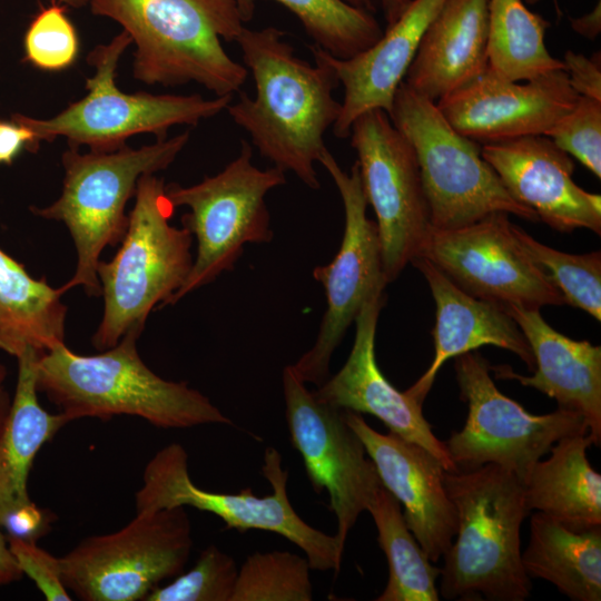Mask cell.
Here are the masks:
<instances>
[{"instance_id": "obj_1", "label": "cell", "mask_w": 601, "mask_h": 601, "mask_svg": "<svg viewBox=\"0 0 601 601\" xmlns=\"http://www.w3.org/2000/svg\"><path fill=\"white\" fill-rule=\"evenodd\" d=\"M284 36L275 27L242 29L235 41L256 95L242 92L226 110L274 167L318 189L315 164L326 149L324 135L341 112L333 97L339 82L324 60L314 57L313 66L297 57Z\"/></svg>"}, {"instance_id": "obj_2", "label": "cell", "mask_w": 601, "mask_h": 601, "mask_svg": "<svg viewBox=\"0 0 601 601\" xmlns=\"http://www.w3.org/2000/svg\"><path fill=\"white\" fill-rule=\"evenodd\" d=\"M131 328L112 347L80 355L61 344L37 359V387L67 420L140 417L159 428L231 424L211 401L187 382L167 381L141 359Z\"/></svg>"}, {"instance_id": "obj_3", "label": "cell", "mask_w": 601, "mask_h": 601, "mask_svg": "<svg viewBox=\"0 0 601 601\" xmlns=\"http://www.w3.org/2000/svg\"><path fill=\"white\" fill-rule=\"evenodd\" d=\"M89 6L129 36L132 75L141 82H196L220 97L233 96L247 78V68L221 45L244 28L235 0H90Z\"/></svg>"}, {"instance_id": "obj_4", "label": "cell", "mask_w": 601, "mask_h": 601, "mask_svg": "<svg viewBox=\"0 0 601 601\" xmlns=\"http://www.w3.org/2000/svg\"><path fill=\"white\" fill-rule=\"evenodd\" d=\"M457 515L456 540L443 555L441 595L446 600L524 601L532 584L522 565L520 529L530 511L523 483L485 464L444 472Z\"/></svg>"}, {"instance_id": "obj_5", "label": "cell", "mask_w": 601, "mask_h": 601, "mask_svg": "<svg viewBox=\"0 0 601 601\" xmlns=\"http://www.w3.org/2000/svg\"><path fill=\"white\" fill-rule=\"evenodd\" d=\"M134 197L120 247L97 267L104 312L91 342L100 352L115 346L129 329H144L150 312L168 305L194 263L191 233L170 224L176 208L164 180L142 175Z\"/></svg>"}, {"instance_id": "obj_6", "label": "cell", "mask_w": 601, "mask_h": 601, "mask_svg": "<svg viewBox=\"0 0 601 601\" xmlns=\"http://www.w3.org/2000/svg\"><path fill=\"white\" fill-rule=\"evenodd\" d=\"M188 140L185 131L139 148L80 152L69 147L62 154L61 195L47 207H30L36 216L63 223L71 235L76 269L59 287L61 294L80 286L87 295L100 296V255L107 246L120 244L128 225L126 205L138 180L170 166Z\"/></svg>"}, {"instance_id": "obj_7", "label": "cell", "mask_w": 601, "mask_h": 601, "mask_svg": "<svg viewBox=\"0 0 601 601\" xmlns=\"http://www.w3.org/2000/svg\"><path fill=\"white\" fill-rule=\"evenodd\" d=\"M388 117L414 149L433 229L464 227L497 213L539 221L509 194L482 145L455 130L434 101L404 80Z\"/></svg>"}, {"instance_id": "obj_8", "label": "cell", "mask_w": 601, "mask_h": 601, "mask_svg": "<svg viewBox=\"0 0 601 601\" xmlns=\"http://www.w3.org/2000/svg\"><path fill=\"white\" fill-rule=\"evenodd\" d=\"M131 45L121 31L108 43L98 45L87 61L95 69L86 80L87 95L48 119L13 114L11 119L29 128L38 149L41 141L65 138L69 147L87 146L92 151H114L138 134L167 138L169 128L195 126L214 117L231 102V96L206 99L199 95L128 93L116 85L121 56Z\"/></svg>"}, {"instance_id": "obj_9", "label": "cell", "mask_w": 601, "mask_h": 601, "mask_svg": "<svg viewBox=\"0 0 601 601\" xmlns=\"http://www.w3.org/2000/svg\"><path fill=\"white\" fill-rule=\"evenodd\" d=\"M263 475L273 493L257 496L250 487L239 493L213 492L198 487L190 479L188 454L179 443L160 449L146 464L142 484L135 494L136 512L190 506L220 518L228 529L240 532L264 530L286 538L304 553L311 569L337 573L344 551L335 535L306 523L292 506L287 495L288 472L279 452L265 450Z\"/></svg>"}, {"instance_id": "obj_10", "label": "cell", "mask_w": 601, "mask_h": 601, "mask_svg": "<svg viewBox=\"0 0 601 601\" xmlns=\"http://www.w3.org/2000/svg\"><path fill=\"white\" fill-rule=\"evenodd\" d=\"M252 156V147L243 140L237 157L218 174L191 186L166 185L174 207L189 209L181 224L197 240L190 273L168 305L231 270L245 245L272 240L265 197L286 183L285 173L277 167L259 169Z\"/></svg>"}, {"instance_id": "obj_11", "label": "cell", "mask_w": 601, "mask_h": 601, "mask_svg": "<svg viewBox=\"0 0 601 601\" xmlns=\"http://www.w3.org/2000/svg\"><path fill=\"white\" fill-rule=\"evenodd\" d=\"M193 545L185 508L136 512L120 530L86 538L59 558L62 581L82 601H144L184 571Z\"/></svg>"}, {"instance_id": "obj_12", "label": "cell", "mask_w": 601, "mask_h": 601, "mask_svg": "<svg viewBox=\"0 0 601 601\" xmlns=\"http://www.w3.org/2000/svg\"><path fill=\"white\" fill-rule=\"evenodd\" d=\"M461 400L469 413L463 428L444 442L456 471L499 465L523 481L531 467L561 439L589 434L584 417L572 410L535 415L502 394L477 352L455 357Z\"/></svg>"}, {"instance_id": "obj_13", "label": "cell", "mask_w": 601, "mask_h": 601, "mask_svg": "<svg viewBox=\"0 0 601 601\" xmlns=\"http://www.w3.org/2000/svg\"><path fill=\"white\" fill-rule=\"evenodd\" d=\"M318 162L329 173L339 191L345 225L333 260L313 270L314 278L325 289L327 306L314 345L292 366L305 384L321 386L328 378L332 355L346 331L370 299L384 294L388 283L383 269L377 225L366 215L368 204L357 162L346 173L327 148Z\"/></svg>"}, {"instance_id": "obj_14", "label": "cell", "mask_w": 601, "mask_h": 601, "mask_svg": "<svg viewBox=\"0 0 601 601\" xmlns=\"http://www.w3.org/2000/svg\"><path fill=\"white\" fill-rule=\"evenodd\" d=\"M361 183L376 215L387 283L418 257L433 229L420 168L411 144L382 109L358 116L351 127Z\"/></svg>"}, {"instance_id": "obj_15", "label": "cell", "mask_w": 601, "mask_h": 601, "mask_svg": "<svg viewBox=\"0 0 601 601\" xmlns=\"http://www.w3.org/2000/svg\"><path fill=\"white\" fill-rule=\"evenodd\" d=\"M283 394L290 442L304 461L314 489L328 494L339 548L361 513L383 486L373 461L344 417V410L318 400L292 365L283 370Z\"/></svg>"}, {"instance_id": "obj_16", "label": "cell", "mask_w": 601, "mask_h": 601, "mask_svg": "<svg viewBox=\"0 0 601 601\" xmlns=\"http://www.w3.org/2000/svg\"><path fill=\"white\" fill-rule=\"evenodd\" d=\"M420 256L476 298L535 309L565 304L514 237L506 214H492L455 229H432Z\"/></svg>"}, {"instance_id": "obj_17", "label": "cell", "mask_w": 601, "mask_h": 601, "mask_svg": "<svg viewBox=\"0 0 601 601\" xmlns=\"http://www.w3.org/2000/svg\"><path fill=\"white\" fill-rule=\"evenodd\" d=\"M524 81L506 79L489 66L435 104L455 130L482 145L545 135L579 95L563 69Z\"/></svg>"}, {"instance_id": "obj_18", "label": "cell", "mask_w": 601, "mask_h": 601, "mask_svg": "<svg viewBox=\"0 0 601 601\" xmlns=\"http://www.w3.org/2000/svg\"><path fill=\"white\" fill-rule=\"evenodd\" d=\"M344 417L364 444L382 485L404 508V520L415 540L428 560L437 562L457 528L456 510L444 485V466L423 446L392 432L375 431L361 413L344 410Z\"/></svg>"}, {"instance_id": "obj_19", "label": "cell", "mask_w": 601, "mask_h": 601, "mask_svg": "<svg viewBox=\"0 0 601 601\" xmlns=\"http://www.w3.org/2000/svg\"><path fill=\"white\" fill-rule=\"evenodd\" d=\"M482 156L509 194L539 220L559 231L587 228L601 234V196L575 184L571 156L548 136L483 144Z\"/></svg>"}, {"instance_id": "obj_20", "label": "cell", "mask_w": 601, "mask_h": 601, "mask_svg": "<svg viewBox=\"0 0 601 601\" xmlns=\"http://www.w3.org/2000/svg\"><path fill=\"white\" fill-rule=\"evenodd\" d=\"M384 294L370 299L355 318L356 332L343 367L313 394L341 410L366 413L384 423L390 432L423 446L447 472H456L444 442L432 431L422 404L395 388L380 370L375 334Z\"/></svg>"}, {"instance_id": "obj_21", "label": "cell", "mask_w": 601, "mask_h": 601, "mask_svg": "<svg viewBox=\"0 0 601 601\" xmlns=\"http://www.w3.org/2000/svg\"><path fill=\"white\" fill-rule=\"evenodd\" d=\"M446 0H410L396 21L367 50L338 59L313 45V57L324 60L334 70L344 88L341 112L334 122L337 138L349 137L355 119L372 109L390 115L400 83L418 49L428 24Z\"/></svg>"}, {"instance_id": "obj_22", "label": "cell", "mask_w": 601, "mask_h": 601, "mask_svg": "<svg viewBox=\"0 0 601 601\" xmlns=\"http://www.w3.org/2000/svg\"><path fill=\"white\" fill-rule=\"evenodd\" d=\"M525 336L535 371L531 376L509 365L491 367L495 378L518 381L554 398L558 407L580 413L592 444H601V346L572 339L551 327L540 309L510 304L503 306Z\"/></svg>"}, {"instance_id": "obj_23", "label": "cell", "mask_w": 601, "mask_h": 601, "mask_svg": "<svg viewBox=\"0 0 601 601\" xmlns=\"http://www.w3.org/2000/svg\"><path fill=\"white\" fill-rule=\"evenodd\" d=\"M412 264L430 286L435 303V326L433 359L424 374L404 391L410 397L423 404L446 361L485 345L510 351L530 371L534 370L532 349L503 306L464 292L426 257H416Z\"/></svg>"}, {"instance_id": "obj_24", "label": "cell", "mask_w": 601, "mask_h": 601, "mask_svg": "<svg viewBox=\"0 0 601 601\" xmlns=\"http://www.w3.org/2000/svg\"><path fill=\"white\" fill-rule=\"evenodd\" d=\"M489 0H446L425 30L404 81L436 102L489 67Z\"/></svg>"}, {"instance_id": "obj_25", "label": "cell", "mask_w": 601, "mask_h": 601, "mask_svg": "<svg viewBox=\"0 0 601 601\" xmlns=\"http://www.w3.org/2000/svg\"><path fill=\"white\" fill-rule=\"evenodd\" d=\"M589 434L559 440L546 460H539L523 481L525 505L565 528L582 532L601 528V475L592 469Z\"/></svg>"}, {"instance_id": "obj_26", "label": "cell", "mask_w": 601, "mask_h": 601, "mask_svg": "<svg viewBox=\"0 0 601 601\" xmlns=\"http://www.w3.org/2000/svg\"><path fill=\"white\" fill-rule=\"evenodd\" d=\"M40 355L29 351L17 358V385L0 434V526L13 512L33 504L28 480L35 457L69 423L62 413H49L39 403L37 359Z\"/></svg>"}, {"instance_id": "obj_27", "label": "cell", "mask_w": 601, "mask_h": 601, "mask_svg": "<svg viewBox=\"0 0 601 601\" xmlns=\"http://www.w3.org/2000/svg\"><path fill=\"white\" fill-rule=\"evenodd\" d=\"M61 296L0 248V351L18 358L65 344L68 307Z\"/></svg>"}, {"instance_id": "obj_28", "label": "cell", "mask_w": 601, "mask_h": 601, "mask_svg": "<svg viewBox=\"0 0 601 601\" xmlns=\"http://www.w3.org/2000/svg\"><path fill=\"white\" fill-rule=\"evenodd\" d=\"M522 565L530 579L551 582L573 601H600L601 528L577 532L536 512Z\"/></svg>"}, {"instance_id": "obj_29", "label": "cell", "mask_w": 601, "mask_h": 601, "mask_svg": "<svg viewBox=\"0 0 601 601\" xmlns=\"http://www.w3.org/2000/svg\"><path fill=\"white\" fill-rule=\"evenodd\" d=\"M400 502L381 486L367 512L388 563V580L376 601H439L441 569L428 560L406 525Z\"/></svg>"}, {"instance_id": "obj_30", "label": "cell", "mask_w": 601, "mask_h": 601, "mask_svg": "<svg viewBox=\"0 0 601 601\" xmlns=\"http://www.w3.org/2000/svg\"><path fill=\"white\" fill-rule=\"evenodd\" d=\"M489 66L500 76L530 80L553 70H564L562 60L545 46L550 26L530 11L522 0H489Z\"/></svg>"}, {"instance_id": "obj_31", "label": "cell", "mask_w": 601, "mask_h": 601, "mask_svg": "<svg viewBox=\"0 0 601 601\" xmlns=\"http://www.w3.org/2000/svg\"><path fill=\"white\" fill-rule=\"evenodd\" d=\"M256 0H235L243 22L255 11ZM293 12L306 33L338 59H349L371 48L383 35L376 18L364 8L343 0H274Z\"/></svg>"}, {"instance_id": "obj_32", "label": "cell", "mask_w": 601, "mask_h": 601, "mask_svg": "<svg viewBox=\"0 0 601 601\" xmlns=\"http://www.w3.org/2000/svg\"><path fill=\"white\" fill-rule=\"evenodd\" d=\"M308 560L289 551H256L238 569L231 601H312Z\"/></svg>"}, {"instance_id": "obj_33", "label": "cell", "mask_w": 601, "mask_h": 601, "mask_svg": "<svg viewBox=\"0 0 601 601\" xmlns=\"http://www.w3.org/2000/svg\"><path fill=\"white\" fill-rule=\"evenodd\" d=\"M521 247L561 292L565 304L583 309L601 321V253L573 255L551 248L512 223Z\"/></svg>"}, {"instance_id": "obj_34", "label": "cell", "mask_w": 601, "mask_h": 601, "mask_svg": "<svg viewBox=\"0 0 601 601\" xmlns=\"http://www.w3.org/2000/svg\"><path fill=\"white\" fill-rule=\"evenodd\" d=\"M237 575L234 558L209 544L189 571L165 587L158 585L144 601H231Z\"/></svg>"}, {"instance_id": "obj_35", "label": "cell", "mask_w": 601, "mask_h": 601, "mask_svg": "<svg viewBox=\"0 0 601 601\" xmlns=\"http://www.w3.org/2000/svg\"><path fill=\"white\" fill-rule=\"evenodd\" d=\"M24 59L45 71H60L73 65L79 53L77 31L65 6L53 2L30 22L23 39Z\"/></svg>"}, {"instance_id": "obj_36", "label": "cell", "mask_w": 601, "mask_h": 601, "mask_svg": "<svg viewBox=\"0 0 601 601\" xmlns=\"http://www.w3.org/2000/svg\"><path fill=\"white\" fill-rule=\"evenodd\" d=\"M601 177V101L579 96L573 108L544 135Z\"/></svg>"}, {"instance_id": "obj_37", "label": "cell", "mask_w": 601, "mask_h": 601, "mask_svg": "<svg viewBox=\"0 0 601 601\" xmlns=\"http://www.w3.org/2000/svg\"><path fill=\"white\" fill-rule=\"evenodd\" d=\"M9 549L23 575L32 580L48 601H70L59 558L53 556L35 541L7 538Z\"/></svg>"}, {"instance_id": "obj_38", "label": "cell", "mask_w": 601, "mask_h": 601, "mask_svg": "<svg viewBox=\"0 0 601 601\" xmlns=\"http://www.w3.org/2000/svg\"><path fill=\"white\" fill-rule=\"evenodd\" d=\"M564 71L573 90L581 97L601 101V58L600 51L587 57L568 50L562 60Z\"/></svg>"}, {"instance_id": "obj_39", "label": "cell", "mask_w": 601, "mask_h": 601, "mask_svg": "<svg viewBox=\"0 0 601 601\" xmlns=\"http://www.w3.org/2000/svg\"><path fill=\"white\" fill-rule=\"evenodd\" d=\"M51 516L49 512L35 503L10 514L1 524L7 538L35 541L49 531Z\"/></svg>"}, {"instance_id": "obj_40", "label": "cell", "mask_w": 601, "mask_h": 601, "mask_svg": "<svg viewBox=\"0 0 601 601\" xmlns=\"http://www.w3.org/2000/svg\"><path fill=\"white\" fill-rule=\"evenodd\" d=\"M23 148L37 150L32 131L12 119L0 121V164L11 165Z\"/></svg>"}, {"instance_id": "obj_41", "label": "cell", "mask_w": 601, "mask_h": 601, "mask_svg": "<svg viewBox=\"0 0 601 601\" xmlns=\"http://www.w3.org/2000/svg\"><path fill=\"white\" fill-rule=\"evenodd\" d=\"M22 577L9 549L7 535L0 526V587L19 581Z\"/></svg>"}, {"instance_id": "obj_42", "label": "cell", "mask_w": 601, "mask_h": 601, "mask_svg": "<svg viewBox=\"0 0 601 601\" xmlns=\"http://www.w3.org/2000/svg\"><path fill=\"white\" fill-rule=\"evenodd\" d=\"M572 28L580 35L589 38V39H595V37L600 33V4L595 7V9L580 18V19H571Z\"/></svg>"}, {"instance_id": "obj_43", "label": "cell", "mask_w": 601, "mask_h": 601, "mask_svg": "<svg viewBox=\"0 0 601 601\" xmlns=\"http://www.w3.org/2000/svg\"><path fill=\"white\" fill-rule=\"evenodd\" d=\"M8 371L7 367L0 363V434L8 417L12 398L6 387Z\"/></svg>"}, {"instance_id": "obj_44", "label": "cell", "mask_w": 601, "mask_h": 601, "mask_svg": "<svg viewBox=\"0 0 601 601\" xmlns=\"http://www.w3.org/2000/svg\"><path fill=\"white\" fill-rule=\"evenodd\" d=\"M410 0H381L387 26L394 23Z\"/></svg>"}, {"instance_id": "obj_45", "label": "cell", "mask_w": 601, "mask_h": 601, "mask_svg": "<svg viewBox=\"0 0 601 601\" xmlns=\"http://www.w3.org/2000/svg\"><path fill=\"white\" fill-rule=\"evenodd\" d=\"M63 6H70L72 8H80L82 6L89 4L90 0H55Z\"/></svg>"}, {"instance_id": "obj_46", "label": "cell", "mask_w": 601, "mask_h": 601, "mask_svg": "<svg viewBox=\"0 0 601 601\" xmlns=\"http://www.w3.org/2000/svg\"><path fill=\"white\" fill-rule=\"evenodd\" d=\"M343 1L351 6L370 10L371 3L373 0H343Z\"/></svg>"}]
</instances>
